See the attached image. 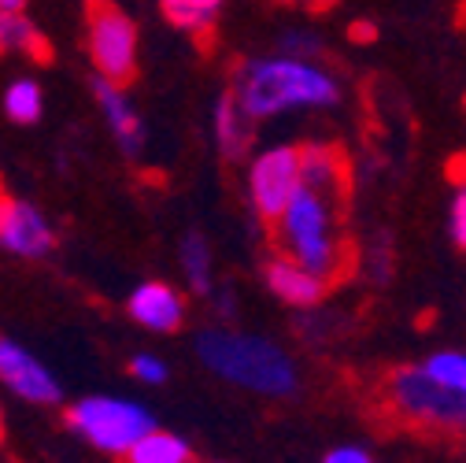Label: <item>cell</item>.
Segmentation results:
<instances>
[{
	"label": "cell",
	"instance_id": "ffe728a7",
	"mask_svg": "<svg viewBox=\"0 0 466 463\" xmlns=\"http://www.w3.org/2000/svg\"><path fill=\"white\" fill-rule=\"evenodd\" d=\"M130 375L137 382H145V386H163L167 382V364L159 356H152V353H141V356L130 360Z\"/></svg>",
	"mask_w": 466,
	"mask_h": 463
},
{
	"label": "cell",
	"instance_id": "30bf717a",
	"mask_svg": "<svg viewBox=\"0 0 466 463\" xmlns=\"http://www.w3.org/2000/svg\"><path fill=\"white\" fill-rule=\"evenodd\" d=\"M93 97H96V108L104 111V119H107L115 141H119V149L130 159L141 156V149H145V123H141L137 108L127 97V86H115V82H107V78L96 75L93 78Z\"/></svg>",
	"mask_w": 466,
	"mask_h": 463
},
{
	"label": "cell",
	"instance_id": "83f0119b",
	"mask_svg": "<svg viewBox=\"0 0 466 463\" xmlns=\"http://www.w3.org/2000/svg\"><path fill=\"white\" fill-rule=\"evenodd\" d=\"M86 5H96V0H86Z\"/></svg>",
	"mask_w": 466,
	"mask_h": 463
},
{
	"label": "cell",
	"instance_id": "7c38bea8",
	"mask_svg": "<svg viewBox=\"0 0 466 463\" xmlns=\"http://www.w3.org/2000/svg\"><path fill=\"white\" fill-rule=\"evenodd\" d=\"M267 285L281 304H293V308H315L329 289V282H322L319 274H311L289 256H278L267 263Z\"/></svg>",
	"mask_w": 466,
	"mask_h": 463
},
{
	"label": "cell",
	"instance_id": "7a4b0ae2",
	"mask_svg": "<svg viewBox=\"0 0 466 463\" xmlns=\"http://www.w3.org/2000/svg\"><path fill=\"white\" fill-rule=\"evenodd\" d=\"M340 204H344V190H322V186L300 182V190L274 222L281 256L297 260L322 282H337L348 267V249L337 234Z\"/></svg>",
	"mask_w": 466,
	"mask_h": 463
},
{
	"label": "cell",
	"instance_id": "484cf974",
	"mask_svg": "<svg viewBox=\"0 0 466 463\" xmlns=\"http://www.w3.org/2000/svg\"><path fill=\"white\" fill-rule=\"evenodd\" d=\"M0 441H5V412H0Z\"/></svg>",
	"mask_w": 466,
	"mask_h": 463
},
{
	"label": "cell",
	"instance_id": "603a6c76",
	"mask_svg": "<svg viewBox=\"0 0 466 463\" xmlns=\"http://www.w3.org/2000/svg\"><path fill=\"white\" fill-rule=\"evenodd\" d=\"M348 37L360 41V45H367V41L378 37V26H374V23H352V26H348Z\"/></svg>",
	"mask_w": 466,
	"mask_h": 463
},
{
	"label": "cell",
	"instance_id": "9c48e42d",
	"mask_svg": "<svg viewBox=\"0 0 466 463\" xmlns=\"http://www.w3.org/2000/svg\"><path fill=\"white\" fill-rule=\"evenodd\" d=\"M0 382H5L19 400L30 404H60L64 389L60 378H56L30 349H23L19 341L0 334Z\"/></svg>",
	"mask_w": 466,
	"mask_h": 463
},
{
	"label": "cell",
	"instance_id": "cb8c5ba5",
	"mask_svg": "<svg viewBox=\"0 0 466 463\" xmlns=\"http://www.w3.org/2000/svg\"><path fill=\"white\" fill-rule=\"evenodd\" d=\"M26 0H0V12H23Z\"/></svg>",
	"mask_w": 466,
	"mask_h": 463
},
{
	"label": "cell",
	"instance_id": "4fadbf2b",
	"mask_svg": "<svg viewBox=\"0 0 466 463\" xmlns=\"http://www.w3.org/2000/svg\"><path fill=\"white\" fill-rule=\"evenodd\" d=\"M215 145L222 152V159H241L248 149H252V119L241 111L238 97L229 89L218 97L215 104Z\"/></svg>",
	"mask_w": 466,
	"mask_h": 463
},
{
	"label": "cell",
	"instance_id": "7402d4cb",
	"mask_svg": "<svg viewBox=\"0 0 466 463\" xmlns=\"http://www.w3.org/2000/svg\"><path fill=\"white\" fill-rule=\"evenodd\" d=\"M322 463H374V459H370V452L360 448V445H340V448H333Z\"/></svg>",
	"mask_w": 466,
	"mask_h": 463
},
{
	"label": "cell",
	"instance_id": "5b68a950",
	"mask_svg": "<svg viewBox=\"0 0 466 463\" xmlns=\"http://www.w3.org/2000/svg\"><path fill=\"white\" fill-rule=\"evenodd\" d=\"M389 396L396 404V412L403 419H411L415 427H430V430H444V434L466 430V393H455V389L433 382L422 367L396 371Z\"/></svg>",
	"mask_w": 466,
	"mask_h": 463
},
{
	"label": "cell",
	"instance_id": "8fae6325",
	"mask_svg": "<svg viewBox=\"0 0 466 463\" xmlns=\"http://www.w3.org/2000/svg\"><path fill=\"white\" fill-rule=\"evenodd\" d=\"M130 315L134 323H141L145 330L156 334H174L186 319V301L174 285L167 282H141L134 293H130Z\"/></svg>",
	"mask_w": 466,
	"mask_h": 463
},
{
	"label": "cell",
	"instance_id": "8992f818",
	"mask_svg": "<svg viewBox=\"0 0 466 463\" xmlns=\"http://www.w3.org/2000/svg\"><path fill=\"white\" fill-rule=\"evenodd\" d=\"M89 56L96 75L115 86H130L137 75V26L107 0H96L89 8Z\"/></svg>",
	"mask_w": 466,
	"mask_h": 463
},
{
	"label": "cell",
	"instance_id": "3957f363",
	"mask_svg": "<svg viewBox=\"0 0 466 463\" xmlns=\"http://www.w3.org/2000/svg\"><path fill=\"white\" fill-rule=\"evenodd\" d=\"M197 353L218 378L263 396H293L300 386L297 364L267 337H252L238 330H208L197 337Z\"/></svg>",
	"mask_w": 466,
	"mask_h": 463
},
{
	"label": "cell",
	"instance_id": "d6986e66",
	"mask_svg": "<svg viewBox=\"0 0 466 463\" xmlns=\"http://www.w3.org/2000/svg\"><path fill=\"white\" fill-rule=\"evenodd\" d=\"M433 382L455 389V393H466V353H437L426 360L422 367Z\"/></svg>",
	"mask_w": 466,
	"mask_h": 463
},
{
	"label": "cell",
	"instance_id": "277c9868",
	"mask_svg": "<svg viewBox=\"0 0 466 463\" xmlns=\"http://www.w3.org/2000/svg\"><path fill=\"white\" fill-rule=\"evenodd\" d=\"M67 427L82 434L93 448L111 452V456H127V448L156 427L152 412L141 408L134 400L119 396H82L67 408Z\"/></svg>",
	"mask_w": 466,
	"mask_h": 463
},
{
	"label": "cell",
	"instance_id": "4316f807",
	"mask_svg": "<svg viewBox=\"0 0 466 463\" xmlns=\"http://www.w3.org/2000/svg\"><path fill=\"white\" fill-rule=\"evenodd\" d=\"M462 19H466V0H462Z\"/></svg>",
	"mask_w": 466,
	"mask_h": 463
},
{
	"label": "cell",
	"instance_id": "5bb4252c",
	"mask_svg": "<svg viewBox=\"0 0 466 463\" xmlns=\"http://www.w3.org/2000/svg\"><path fill=\"white\" fill-rule=\"evenodd\" d=\"M127 463H193V448L186 437L152 427L127 448Z\"/></svg>",
	"mask_w": 466,
	"mask_h": 463
},
{
	"label": "cell",
	"instance_id": "ac0fdd59",
	"mask_svg": "<svg viewBox=\"0 0 466 463\" xmlns=\"http://www.w3.org/2000/svg\"><path fill=\"white\" fill-rule=\"evenodd\" d=\"M182 271L189 274V285L197 293H211V249L200 234H186L182 238Z\"/></svg>",
	"mask_w": 466,
	"mask_h": 463
},
{
	"label": "cell",
	"instance_id": "9a60e30c",
	"mask_svg": "<svg viewBox=\"0 0 466 463\" xmlns=\"http://www.w3.org/2000/svg\"><path fill=\"white\" fill-rule=\"evenodd\" d=\"M0 52H23L37 64H45L52 56L48 41L23 12H0Z\"/></svg>",
	"mask_w": 466,
	"mask_h": 463
},
{
	"label": "cell",
	"instance_id": "2e32d148",
	"mask_svg": "<svg viewBox=\"0 0 466 463\" xmlns=\"http://www.w3.org/2000/svg\"><path fill=\"white\" fill-rule=\"evenodd\" d=\"M226 0H159L163 19L186 34H211Z\"/></svg>",
	"mask_w": 466,
	"mask_h": 463
},
{
	"label": "cell",
	"instance_id": "d4e9b609",
	"mask_svg": "<svg viewBox=\"0 0 466 463\" xmlns=\"http://www.w3.org/2000/svg\"><path fill=\"white\" fill-rule=\"evenodd\" d=\"M304 5H315V8H329L333 0H304Z\"/></svg>",
	"mask_w": 466,
	"mask_h": 463
},
{
	"label": "cell",
	"instance_id": "ba28073f",
	"mask_svg": "<svg viewBox=\"0 0 466 463\" xmlns=\"http://www.w3.org/2000/svg\"><path fill=\"white\" fill-rule=\"evenodd\" d=\"M0 249L19 260H45L56 249V230L30 201L0 193Z\"/></svg>",
	"mask_w": 466,
	"mask_h": 463
},
{
	"label": "cell",
	"instance_id": "6da1fadb",
	"mask_svg": "<svg viewBox=\"0 0 466 463\" xmlns=\"http://www.w3.org/2000/svg\"><path fill=\"white\" fill-rule=\"evenodd\" d=\"M229 93L256 123L297 108H333L340 100V82L304 56H270V60H248Z\"/></svg>",
	"mask_w": 466,
	"mask_h": 463
},
{
	"label": "cell",
	"instance_id": "52a82bcc",
	"mask_svg": "<svg viewBox=\"0 0 466 463\" xmlns=\"http://www.w3.org/2000/svg\"><path fill=\"white\" fill-rule=\"evenodd\" d=\"M297 190H300V149L297 145H274L252 159L248 197L263 222L274 226Z\"/></svg>",
	"mask_w": 466,
	"mask_h": 463
},
{
	"label": "cell",
	"instance_id": "44dd1931",
	"mask_svg": "<svg viewBox=\"0 0 466 463\" xmlns=\"http://www.w3.org/2000/svg\"><path fill=\"white\" fill-rule=\"evenodd\" d=\"M451 238H455V245L466 252V182L459 186V193H455V201H451Z\"/></svg>",
	"mask_w": 466,
	"mask_h": 463
},
{
	"label": "cell",
	"instance_id": "e0dca14e",
	"mask_svg": "<svg viewBox=\"0 0 466 463\" xmlns=\"http://www.w3.org/2000/svg\"><path fill=\"white\" fill-rule=\"evenodd\" d=\"M45 111V97H41V86L34 78H15L8 89H5V115L19 127H34Z\"/></svg>",
	"mask_w": 466,
	"mask_h": 463
}]
</instances>
